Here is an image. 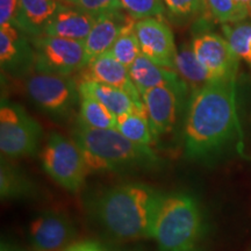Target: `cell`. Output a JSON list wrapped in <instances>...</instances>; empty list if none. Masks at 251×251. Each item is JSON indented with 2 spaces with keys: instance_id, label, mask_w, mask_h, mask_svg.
Segmentation results:
<instances>
[{
  "instance_id": "5b68a950",
  "label": "cell",
  "mask_w": 251,
  "mask_h": 251,
  "mask_svg": "<svg viewBox=\"0 0 251 251\" xmlns=\"http://www.w3.org/2000/svg\"><path fill=\"white\" fill-rule=\"evenodd\" d=\"M41 163L46 174L67 190L76 193L83 187L89 174L83 152L74 139L51 134L41 152Z\"/></svg>"
},
{
  "instance_id": "ba28073f",
  "label": "cell",
  "mask_w": 251,
  "mask_h": 251,
  "mask_svg": "<svg viewBox=\"0 0 251 251\" xmlns=\"http://www.w3.org/2000/svg\"><path fill=\"white\" fill-rule=\"evenodd\" d=\"M35 51V71L70 77L84 68V41L40 35L29 37Z\"/></svg>"
},
{
  "instance_id": "2e32d148",
  "label": "cell",
  "mask_w": 251,
  "mask_h": 251,
  "mask_svg": "<svg viewBox=\"0 0 251 251\" xmlns=\"http://www.w3.org/2000/svg\"><path fill=\"white\" fill-rule=\"evenodd\" d=\"M97 15L89 12L61 4L45 29V35L63 39L85 41L96 24Z\"/></svg>"
},
{
  "instance_id": "f1b7e54d",
  "label": "cell",
  "mask_w": 251,
  "mask_h": 251,
  "mask_svg": "<svg viewBox=\"0 0 251 251\" xmlns=\"http://www.w3.org/2000/svg\"><path fill=\"white\" fill-rule=\"evenodd\" d=\"M65 1L97 17L103 12L122 8L121 0H65Z\"/></svg>"
},
{
  "instance_id": "7c38bea8",
  "label": "cell",
  "mask_w": 251,
  "mask_h": 251,
  "mask_svg": "<svg viewBox=\"0 0 251 251\" xmlns=\"http://www.w3.org/2000/svg\"><path fill=\"white\" fill-rule=\"evenodd\" d=\"M192 48L212 79L236 77L240 58L226 37L212 31L199 34L192 41Z\"/></svg>"
},
{
  "instance_id": "f546056e",
  "label": "cell",
  "mask_w": 251,
  "mask_h": 251,
  "mask_svg": "<svg viewBox=\"0 0 251 251\" xmlns=\"http://www.w3.org/2000/svg\"><path fill=\"white\" fill-rule=\"evenodd\" d=\"M19 8V0H0V26L14 24Z\"/></svg>"
},
{
  "instance_id": "9c48e42d",
  "label": "cell",
  "mask_w": 251,
  "mask_h": 251,
  "mask_svg": "<svg viewBox=\"0 0 251 251\" xmlns=\"http://www.w3.org/2000/svg\"><path fill=\"white\" fill-rule=\"evenodd\" d=\"M186 91V84L181 80L179 83L153 87L141 96L150 129L155 139L174 129Z\"/></svg>"
},
{
  "instance_id": "277c9868",
  "label": "cell",
  "mask_w": 251,
  "mask_h": 251,
  "mask_svg": "<svg viewBox=\"0 0 251 251\" xmlns=\"http://www.w3.org/2000/svg\"><path fill=\"white\" fill-rule=\"evenodd\" d=\"M203 231L199 202L185 192L164 196L153 225L159 251H196Z\"/></svg>"
},
{
  "instance_id": "4fadbf2b",
  "label": "cell",
  "mask_w": 251,
  "mask_h": 251,
  "mask_svg": "<svg viewBox=\"0 0 251 251\" xmlns=\"http://www.w3.org/2000/svg\"><path fill=\"white\" fill-rule=\"evenodd\" d=\"M135 25L136 20L124 8L113 9L99 14L92 30L84 41V68L90 65L100 55L109 51L119 36L127 29L134 28Z\"/></svg>"
},
{
  "instance_id": "3957f363",
  "label": "cell",
  "mask_w": 251,
  "mask_h": 251,
  "mask_svg": "<svg viewBox=\"0 0 251 251\" xmlns=\"http://www.w3.org/2000/svg\"><path fill=\"white\" fill-rule=\"evenodd\" d=\"M72 135L89 172L148 171L162 164L150 146L135 143L117 129H94L78 120Z\"/></svg>"
},
{
  "instance_id": "8992f818",
  "label": "cell",
  "mask_w": 251,
  "mask_h": 251,
  "mask_svg": "<svg viewBox=\"0 0 251 251\" xmlns=\"http://www.w3.org/2000/svg\"><path fill=\"white\" fill-rule=\"evenodd\" d=\"M26 91L37 108L50 118L65 120L80 99L78 84L71 77L34 71L26 79Z\"/></svg>"
},
{
  "instance_id": "7402d4cb",
  "label": "cell",
  "mask_w": 251,
  "mask_h": 251,
  "mask_svg": "<svg viewBox=\"0 0 251 251\" xmlns=\"http://www.w3.org/2000/svg\"><path fill=\"white\" fill-rule=\"evenodd\" d=\"M79 121L94 129H115L117 117L98 100L87 94H80Z\"/></svg>"
},
{
  "instance_id": "1f68e13d",
  "label": "cell",
  "mask_w": 251,
  "mask_h": 251,
  "mask_svg": "<svg viewBox=\"0 0 251 251\" xmlns=\"http://www.w3.org/2000/svg\"><path fill=\"white\" fill-rule=\"evenodd\" d=\"M1 251H23V250L18 249V248H15V247L8 246V244L2 243L1 244Z\"/></svg>"
},
{
  "instance_id": "30bf717a",
  "label": "cell",
  "mask_w": 251,
  "mask_h": 251,
  "mask_svg": "<svg viewBox=\"0 0 251 251\" xmlns=\"http://www.w3.org/2000/svg\"><path fill=\"white\" fill-rule=\"evenodd\" d=\"M75 236L74 224L61 212H41L28 226V241L33 251H62Z\"/></svg>"
},
{
  "instance_id": "4316f807",
  "label": "cell",
  "mask_w": 251,
  "mask_h": 251,
  "mask_svg": "<svg viewBox=\"0 0 251 251\" xmlns=\"http://www.w3.org/2000/svg\"><path fill=\"white\" fill-rule=\"evenodd\" d=\"M121 5L135 20L157 17L164 11L163 0H121Z\"/></svg>"
},
{
  "instance_id": "6da1fadb",
  "label": "cell",
  "mask_w": 251,
  "mask_h": 251,
  "mask_svg": "<svg viewBox=\"0 0 251 251\" xmlns=\"http://www.w3.org/2000/svg\"><path fill=\"white\" fill-rule=\"evenodd\" d=\"M241 134L236 109V77L213 79L193 91L184 124L185 155L209 162Z\"/></svg>"
},
{
  "instance_id": "ffe728a7",
  "label": "cell",
  "mask_w": 251,
  "mask_h": 251,
  "mask_svg": "<svg viewBox=\"0 0 251 251\" xmlns=\"http://www.w3.org/2000/svg\"><path fill=\"white\" fill-rule=\"evenodd\" d=\"M176 71L192 92L206 85L208 81L213 80L194 54L192 43L191 46L188 43H184L181 48L178 50Z\"/></svg>"
},
{
  "instance_id": "5bb4252c",
  "label": "cell",
  "mask_w": 251,
  "mask_h": 251,
  "mask_svg": "<svg viewBox=\"0 0 251 251\" xmlns=\"http://www.w3.org/2000/svg\"><path fill=\"white\" fill-rule=\"evenodd\" d=\"M1 70L23 76L35 68V51L26 34L13 24L0 26Z\"/></svg>"
},
{
  "instance_id": "8fae6325",
  "label": "cell",
  "mask_w": 251,
  "mask_h": 251,
  "mask_svg": "<svg viewBox=\"0 0 251 251\" xmlns=\"http://www.w3.org/2000/svg\"><path fill=\"white\" fill-rule=\"evenodd\" d=\"M135 33L142 54L166 69L176 71L178 50L170 27L156 18L137 20Z\"/></svg>"
},
{
  "instance_id": "ac0fdd59",
  "label": "cell",
  "mask_w": 251,
  "mask_h": 251,
  "mask_svg": "<svg viewBox=\"0 0 251 251\" xmlns=\"http://www.w3.org/2000/svg\"><path fill=\"white\" fill-rule=\"evenodd\" d=\"M78 87H79L80 94H87L98 100L117 118L134 111H144V108L137 106V103L130 96L117 87L105 85V84L87 79V78H83L80 83H78Z\"/></svg>"
},
{
  "instance_id": "cb8c5ba5",
  "label": "cell",
  "mask_w": 251,
  "mask_h": 251,
  "mask_svg": "<svg viewBox=\"0 0 251 251\" xmlns=\"http://www.w3.org/2000/svg\"><path fill=\"white\" fill-rule=\"evenodd\" d=\"M212 18L222 25L242 23L250 15V0H206Z\"/></svg>"
},
{
  "instance_id": "d4e9b609",
  "label": "cell",
  "mask_w": 251,
  "mask_h": 251,
  "mask_svg": "<svg viewBox=\"0 0 251 251\" xmlns=\"http://www.w3.org/2000/svg\"><path fill=\"white\" fill-rule=\"evenodd\" d=\"M222 31L237 57L251 68V23L224 25Z\"/></svg>"
},
{
  "instance_id": "603a6c76",
  "label": "cell",
  "mask_w": 251,
  "mask_h": 251,
  "mask_svg": "<svg viewBox=\"0 0 251 251\" xmlns=\"http://www.w3.org/2000/svg\"><path fill=\"white\" fill-rule=\"evenodd\" d=\"M115 129L128 140L144 146H151L155 140L146 111H134L118 117Z\"/></svg>"
},
{
  "instance_id": "4dcf8cb0",
  "label": "cell",
  "mask_w": 251,
  "mask_h": 251,
  "mask_svg": "<svg viewBox=\"0 0 251 251\" xmlns=\"http://www.w3.org/2000/svg\"><path fill=\"white\" fill-rule=\"evenodd\" d=\"M62 251H108L101 243L93 240H83L79 242H72Z\"/></svg>"
},
{
  "instance_id": "d6986e66",
  "label": "cell",
  "mask_w": 251,
  "mask_h": 251,
  "mask_svg": "<svg viewBox=\"0 0 251 251\" xmlns=\"http://www.w3.org/2000/svg\"><path fill=\"white\" fill-rule=\"evenodd\" d=\"M129 75L141 96L153 87L181 81V78L177 72L156 64L143 54H141L131 64Z\"/></svg>"
},
{
  "instance_id": "484cf974",
  "label": "cell",
  "mask_w": 251,
  "mask_h": 251,
  "mask_svg": "<svg viewBox=\"0 0 251 251\" xmlns=\"http://www.w3.org/2000/svg\"><path fill=\"white\" fill-rule=\"evenodd\" d=\"M108 52L126 68L129 69L136 58L142 54L139 40L135 33V27L124 31Z\"/></svg>"
},
{
  "instance_id": "e0dca14e",
  "label": "cell",
  "mask_w": 251,
  "mask_h": 251,
  "mask_svg": "<svg viewBox=\"0 0 251 251\" xmlns=\"http://www.w3.org/2000/svg\"><path fill=\"white\" fill-rule=\"evenodd\" d=\"M62 0H19L14 24L28 37L43 35Z\"/></svg>"
},
{
  "instance_id": "d6a6232c",
  "label": "cell",
  "mask_w": 251,
  "mask_h": 251,
  "mask_svg": "<svg viewBox=\"0 0 251 251\" xmlns=\"http://www.w3.org/2000/svg\"><path fill=\"white\" fill-rule=\"evenodd\" d=\"M250 17H251V0H250Z\"/></svg>"
},
{
  "instance_id": "9a60e30c",
  "label": "cell",
  "mask_w": 251,
  "mask_h": 251,
  "mask_svg": "<svg viewBox=\"0 0 251 251\" xmlns=\"http://www.w3.org/2000/svg\"><path fill=\"white\" fill-rule=\"evenodd\" d=\"M86 69L87 74L84 78L122 90L133 98L139 107L144 108L142 97L131 80L129 69L113 57L108 51L94 59L90 65H87Z\"/></svg>"
},
{
  "instance_id": "52a82bcc",
  "label": "cell",
  "mask_w": 251,
  "mask_h": 251,
  "mask_svg": "<svg viewBox=\"0 0 251 251\" xmlns=\"http://www.w3.org/2000/svg\"><path fill=\"white\" fill-rule=\"evenodd\" d=\"M42 128L23 106L1 100L0 106V150L2 158L31 156L40 146Z\"/></svg>"
},
{
  "instance_id": "44dd1931",
  "label": "cell",
  "mask_w": 251,
  "mask_h": 251,
  "mask_svg": "<svg viewBox=\"0 0 251 251\" xmlns=\"http://www.w3.org/2000/svg\"><path fill=\"white\" fill-rule=\"evenodd\" d=\"M34 185L17 166L1 159L0 168V196L2 200H18L31 197Z\"/></svg>"
},
{
  "instance_id": "7a4b0ae2",
  "label": "cell",
  "mask_w": 251,
  "mask_h": 251,
  "mask_svg": "<svg viewBox=\"0 0 251 251\" xmlns=\"http://www.w3.org/2000/svg\"><path fill=\"white\" fill-rule=\"evenodd\" d=\"M164 196L137 181L115 184L93 197L91 211L100 227L115 240L152 238L153 225Z\"/></svg>"
},
{
  "instance_id": "83f0119b",
  "label": "cell",
  "mask_w": 251,
  "mask_h": 251,
  "mask_svg": "<svg viewBox=\"0 0 251 251\" xmlns=\"http://www.w3.org/2000/svg\"><path fill=\"white\" fill-rule=\"evenodd\" d=\"M163 4L178 18H192L207 8L206 0H163Z\"/></svg>"
}]
</instances>
